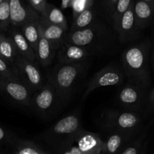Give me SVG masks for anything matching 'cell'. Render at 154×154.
Here are the masks:
<instances>
[{
    "instance_id": "obj_1",
    "label": "cell",
    "mask_w": 154,
    "mask_h": 154,
    "mask_svg": "<svg viewBox=\"0 0 154 154\" xmlns=\"http://www.w3.org/2000/svg\"><path fill=\"white\" fill-rule=\"evenodd\" d=\"M66 43L87 48L91 54H107L114 51L119 42L114 28L96 20L93 24L81 31L69 32L66 35Z\"/></svg>"
},
{
    "instance_id": "obj_2",
    "label": "cell",
    "mask_w": 154,
    "mask_h": 154,
    "mask_svg": "<svg viewBox=\"0 0 154 154\" xmlns=\"http://www.w3.org/2000/svg\"><path fill=\"white\" fill-rule=\"evenodd\" d=\"M151 43L149 40L132 45L122 53V69L127 83L148 89L151 84L149 55Z\"/></svg>"
},
{
    "instance_id": "obj_3",
    "label": "cell",
    "mask_w": 154,
    "mask_h": 154,
    "mask_svg": "<svg viewBox=\"0 0 154 154\" xmlns=\"http://www.w3.org/2000/svg\"><path fill=\"white\" fill-rule=\"evenodd\" d=\"M88 67L87 61L75 64L59 63L50 72L48 82L56 89L63 104L72 99Z\"/></svg>"
},
{
    "instance_id": "obj_4",
    "label": "cell",
    "mask_w": 154,
    "mask_h": 154,
    "mask_svg": "<svg viewBox=\"0 0 154 154\" xmlns=\"http://www.w3.org/2000/svg\"><path fill=\"white\" fill-rule=\"evenodd\" d=\"M142 120L139 112L128 111H110L102 115V126L110 132L135 133Z\"/></svg>"
},
{
    "instance_id": "obj_5",
    "label": "cell",
    "mask_w": 154,
    "mask_h": 154,
    "mask_svg": "<svg viewBox=\"0 0 154 154\" xmlns=\"http://www.w3.org/2000/svg\"><path fill=\"white\" fill-rule=\"evenodd\" d=\"M63 104L56 89L49 82L33 93L30 107L35 112L44 117L52 116Z\"/></svg>"
},
{
    "instance_id": "obj_6",
    "label": "cell",
    "mask_w": 154,
    "mask_h": 154,
    "mask_svg": "<svg viewBox=\"0 0 154 154\" xmlns=\"http://www.w3.org/2000/svg\"><path fill=\"white\" fill-rule=\"evenodd\" d=\"M125 78L122 66L116 64L108 65L93 75L87 84L83 99L87 98L91 92L100 87L123 85Z\"/></svg>"
},
{
    "instance_id": "obj_7",
    "label": "cell",
    "mask_w": 154,
    "mask_h": 154,
    "mask_svg": "<svg viewBox=\"0 0 154 154\" xmlns=\"http://www.w3.org/2000/svg\"><path fill=\"white\" fill-rule=\"evenodd\" d=\"M147 91V89L127 83L119 90L117 102L125 111L140 113L147 104L149 94Z\"/></svg>"
},
{
    "instance_id": "obj_8",
    "label": "cell",
    "mask_w": 154,
    "mask_h": 154,
    "mask_svg": "<svg viewBox=\"0 0 154 154\" xmlns=\"http://www.w3.org/2000/svg\"><path fill=\"white\" fill-rule=\"evenodd\" d=\"M15 68L20 81L33 93L45 85L44 78L38 65L19 55L15 63Z\"/></svg>"
},
{
    "instance_id": "obj_9",
    "label": "cell",
    "mask_w": 154,
    "mask_h": 154,
    "mask_svg": "<svg viewBox=\"0 0 154 154\" xmlns=\"http://www.w3.org/2000/svg\"><path fill=\"white\" fill-rule=\"evenodd\" d=\"M134 3H132L130 7L123 14L115 28V31L118 36L119 42L121 44L135 42L139 38L141 29L137 25L134 14Z\"/></svg>"
},
{
    "instance_id": "obj_10",
    "label": "cell",
    "mask_w": 154,
    "mask_h": 154,
    "mask_svg": "<svg viewBox=\"0 0 154 154\" xmlns=\"http://www.w3.org/2000/svg\"><path fill=\"white\" fill-rule=\"evenodd\" d=\"M11 26L21 28L29 22L40 19V14L32 7L29 0H9Z\"/></svg>"
},
{
    "instance_id": "obj_11",
    "label": "cell",
    "mask_w": 154,
    "mask_h": 154,
    "mask_svg": "<svg viewBox=\"0 0 154 154\" xmlns=\"http://www.w3.org/2000/svg\"><path fill=\"white\" fill-rule=\"evenodd\" d=\"M81 129L79 114H71L57 121L48 132V135L54 138H67L72 141L75 134Z\"/></svg>"
},
{
    "instance_id": "obj_12",
    "label": "cell",
    "mask_w": 154,
    "mask_h": 154,
    "mask_svg": "<svg viewBox=\"0 0 154 154\" xmlns=\"http://www.w3.org/2000/svg\"><path fill=\"white\" fill-rule=\"evenodd\" d=\"M0 90L16 102L30 107L33 92L21 81L0 78Z\"/></svg>"
},
{
    "instance_id": "obj_13",
    "label": "cell",
    "mask_w": 154,
    "mask_h": 154,
    "mask_svg": "<svg viewBox=\"0 0 154 154\" xmlns=\"http://www.w3.org/2000/svg\"><path fill=\"white\" fill-rule=\"evenodd\" d=\"M76 143V147L82 154H100L103 149L104 141L93 132L80 129L72 141Z\"/></svg>"
},
{
    "instance_id": "obj_14",
    "label": "cell",
    "mask_w": 154,
    "mask_h": 154,
    "mask_svg": "<svg viewBox=\"0 0 154 154\" xmlns=\"http://www.w3.org/2000/svg\"><path fill=\"white\" fill-rule=\"evenodd\" d=\"M92 54L87 48L66 43L57 53V61L60 64H75L87 61Z\"/></svg>"
},
{
    "instance_id": "obj_15",
    "label": "cell",
    "mask_w": 154,
    "mask_h": 154,
    "mask_svg": "<svg viewBox=\"0 0 154 154\" xmlns=\"http://www.w3.org/2000/svg\"><path fill=\"white\" fill-rule=\"evenodd\" d=\"M39 31L41 35L52 45L57 51L66 43L67 30L58 26L48 23L41 18L39 19Z\"/></svg>"
},
{
    "instance_id": "obj_16",
    "label": "cell",
    "mask_w": 154,
    "mask_h": 154,
    "mask_svg": "<svg viewBox=\"0 0 154 154\" xmlns=\"http://www.w3.org/2000/svg\"><path fill=\"white\" fill-rule=\"evenodd\" d=\"M9 37L13 41L20 55L28 60L29 61L38 65L34 50L27 42L19 28L11 26V28H10V30H9Z\"/></svg>"
},
{
    "instance_id": "obj_17",
    "label": "cell",
    "mask_w": 154,
    "mask_h": 154,
    "mask_svg": "<svg viewBox=\"0 0 154 154\" xmlns=\"http://www.w3.org/2000/svg\"><path fill=\"white\" fill-rule=\"evenodd\" d=\"M134 14L135 22L141 30L151 23L154 17V8L143 0H136L134 3Z\"/></svg>"
},
{
    "instance_id": "obj_18",
    "label": "cell",
    "mask_w": 154,
    "mask_h": 154,
    "mask_svg": "<svg viewBox=\"0 0 154 154\" xmlns=\"http://www.w3.org/2000/svg\"><path fill=\"white\" fill-rule=\"evenodd\" d=\"M57 51L52 46V45L41 35L37 51L35 52L36 59L38 65L42 67L50 66L52 63L55 56H57Z\"/></svg>"
},
{
    "instance_id": "obj_19",
    "label": "cell",
    "mask_w": 154,
    "mask_h": 154,
    "mask_svg": "<svg viewBox=\"0 0 154 154\" xmlns=\"http://www.w3.org/2000/svg\"><path fill=\"white\" fill-rule=\"evenodd\" d=\"M111 135L106 141H104L102 153L115 154L121 148L122 145L132 137L133 133L123 132H111Z\"/></svg>"
},
{
    "instance_id": "obj_20",
    "label": "cell",
    "mask_w": 154,
    "mask_h": 154,
    "mask_svg": "<svg viewBox=\"0 0 154 154\" xmlns=\"http://www.w3.org/2000/svg\"><path fill=\"white\" fill-rule=\"evenodd\" d=\"M41 18L45 22L53 25L58 26L65 29H68V22L62 11L55 5L48 3L45 11L41 14Z\"/></svg>"
},
{
    "instance_id": "obj_21",
    "label": "cell",
    "mask_w": 154,
    "mask_h": 154,
    "mask_svg": "<svg viewBox=\"0 0 154 154\" xmlns=\"http://www.w3.org/2000/svg\"><path fill=\"white\" fill-rule=\"evenodd\" d=\"M19 55L11 38L0 33V57L15 67V63Z\"/></svg>"
},
{
    "instance_id": "obj_22",
    "label": "cell",
    "mask_w": 154,
    "mask_h": 154,
    "mask_svg": "<svg viewBox=\"0 0 154 154\" xmlns=\"http://www.w3.org/2000/svg\"><path fill=\"white\" fill-rule=\"evenodd\" d=\"M20 30L35 53L41 38L39 31V20L27 23L21 27Z\"/></svg>"
},
{
    "instance_id": "obj_23",
    "label": "cell",
    "mask_w": 154,
    "mask_h": 154,
    "mask_svg": "<svg viewBox=\"0 0 154 154\" xmlns=\"http://www.w3.org/2000/svg\"><path fill=\"white\" fill-rule=\"evenodd\" d=\"M96 20V11L93 7L90 8L80 14L74 19L70 32L81 31L90 26Z\"/></svg>"
},
{
    "instance_id": "obj_24",
    "label": "cell",
    "mask_w": 154,
    "mask_h": 154,
    "mask_svg": "<svg viewBox=\"0 0 154 154\" xmlns=\"http://www.w3.org/2000/svg\"><path fill=\"white\" fill-rule=\"evenodd\" d=\"M133 2L134 0H118L113 12L111 20V23L114 29H115L117 26L118 25L123 14L129 9Z\"/></svg>"
},
{
    "instance_id": "obj_25",
    "label": "cell",
    "mask_w": 154,
    "mask_h": 154,
    "mask_svg": "<svg viewBox=\"0 0 154 154\" xmlns=\"http://www.w3.org/2000/svg\"><path fill=\"white\" fill-rule=\"evenodd\" d=\"M0 78L11 81H21L14 66L0 57ZM22 82V81H21Z\"/></svg>"
},
{
    "instance_id": "obj_26",
    "label": "cell",
    "mask_w": 154,
    "mask_h": 154,
    "mask_svg": "<svg viewBox=\"0 0 154 154\" xmlns=\"http://www.w3.org/2000/svg\"><path fill=\"white\" fill-rule=\"evenodd\" d=\"M11 26L9 0H5L0 5V31H7Z\"/></svg>"
},
{
    "instance_id": "obj_27",
    "label": "cell",
    "mask_w": 154,
    "mask_h": 154,
    "mask_svg": "<svg viewBox=\"0 0 154 154\" xmlns=\"http://www.w3.org/2000/svg\"><path fill=\"white\" fill-rule=\"evenodd\" d=\"M95 0H72L71 8H72L74 19L84 11L93 7Z\"/></svg>"
},
{
    "instance_id": "obj_28",
    "label": "cell",
    "mask_w": 154,
    "mask_h": 154,
    "mask_svg": "<svg viewBox=\"0 0 154 154\" xmlns=\"http://www.w3.org/2000/svg\"><path fill=\"white\" fill-rule=\"evenodd\" d=\"M17 154H45L37 146L30 142L23 143L20 146Z\"/></svg>"
},
{
    "instance_id": "obj_29",
    "label": "cell",
    "mask_w": 154,
    "mask_h": 154,
    "mask_svg": "<svg viewBox=\"0 0 154 154\" xmlns=\"http://www.w3.org/2000/svg\"><path fill=\"white\" fill-rule=\"evenodd\" d=\"M32 7L41 15V14L45 11L48 2L47 0H29Z\"/></svg>"
},
{
    "instance_id": "obj_30",
    "label": "cell",
    "mask_w": 154,
    "mask_h": 154,
    "mask_svg": "<svg viewBox=\"0 0 154 154\" xmlns=\"http://www.w3.org/2000/svg\"><path fill=\"white\" fill-rule=\"evenodd\" d=\"M141 141H138L135 144L126 147L120 154H138L140 150Z\"/></svg>"
},
{
    "instance_id": "obj_31",
    "label": "cell",
    "mask_w": 154,
    "mask_h": 154,
    "mask_svg": "<svg viewBox=\"0 0 154 154\" xmlns=\"http://www.w3.org/2000/svg\"><path fill=\"white\" fill-rule=\"evenodd\" d=\"M117 2H118V0H105V8H106L107 14L109 16L110 21L111 20L113 12H114Z\"/></svg>"
},
{
    "instance_id": "obj_32",
    "label": "cell",
    "mask_w": 154,
    "mask_h": 154,
    "mask_svg": "<svg viewBox=\"0 0 154 154\" xmlns=\"http://www.w3.org/2000/svg\"><path fill=\"white\" fill-rule=\"evenodd\" d=\"M147 105L151 108H154V88L150 91L147 99Z\"/></svg>"
},
{
    "instance_id": "obj_33",
    "label": "cell",
    "mask_w": 154,
    "mask_h": 154,
    "mask_svg": "<svg viewBox=\"0 0 154 154\" xmlns=\"http://www.w3.org/2000/svg\"><path fill=\"white\" fill-rule=\"evenodd\" d=\"M72 0H61V8L62 9H67L71 8Z\"/></svg>"
},
{
    "instance_id": "obj_34",
    "label": "cell",
    "mask_w": 154,
    "mask_h": 154,
    "mask_svg": "<svg viewBox=\"0 0 154 154\" xmlns=\"http://www.w3.org/2000/svg\"><path fill=\"white\" fill-rule=\"evenodd\" d=\"M65 154H82V153L80 152V150H78L76 147H72V148L69 151L66 152Z\"/></svg>"
},
{
    "instance_id": "obj_35",
    "label": "cell",
    "mask_w": 154,
    "mask_h": 154,
    "mask_svg": "<svg viewBox=\"0 0 154 154\" xmlns=\"http://www.w3.org/2000/svg\"><path fill=\"white\" fill-rule=\"evenodd\" d=\"M5 133L4 129L2 127H0V141L5 138Z\"/></svg>"
},
{
    "instance_id": "obj_36",
    "label": "cell",
    "mask_w": 154,
    "mask_h": 154,
    "mask_svg": "<svg viewBox=\"0 0 154 154\" xmlns=\"http://www.w3.org/2000/svg\"><path fill=\"white\" fill-rule=\"evenodd\" d=\"M151 64L152 67H153V72H154V48L153 49V51H152V57H151Z\"/></svg>"
},
{
    "instance_id": "obj_37",
    "label": "cell",
    "mask_w": 154,
    "mask_h": 154,
    "mask_svg": "<svg viewBox=\"0 0 154 154\" xmlns=\"http://www.w3.org/2000/svg\"><path fill=\"white\" fill-rule=\"evenodd\" d=\"M143 1L146 2H147L148 4H150L154 8V0H143Z\"/></svg>"
},
{
    "instance_id": "obj_38",
    "label": "cell",
    "mask_w": 154,
    "mask_h": 154,
    "mask_svg": "<svg viewBox=\"0 0 154 154\" xmlns=\"http://www.w3.org/2000/svg\"><path fill=\"white\" fill-rule=\"evenodd\" d=\"M4 1H5V0H0V5H1L2 3Z\"/></svg>"
}]
</instances>
